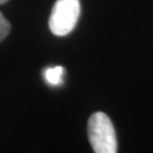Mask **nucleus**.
Returning <instances> with one entry per match:
<instances>
[{"label": "nucleus", "mask_w": 153, "mask_h": 153, "mask_svg": "<svg viewBox=\"0 0 153 153\" xmlns=\"http://www.w3.org/2000/svg\"><path fill=\"white\" fill-rule=\"evenodd\" d=\"M9 31H10V24L0 11V42L9 34Z\"/></svg>", "instance_id": "4"}, {"label": "nucleus", "mask_w": 153, "mask_h": 153, "mask_svg": "<svg viewBox=\"0 0 153 153\" xmlns=\"http://www.w3.org/2000/svg\"><path fill=\"white\" fill-rule=\"evenodd\" d=\"M81 14L79 0H57L49 18V28L56 36H65L74 30Z\"/></svg>", "instance_id": "2"}, {"label": "nucleus", "mask_w": 153, "mask_h": 153, "mask_svg": "<svg viewBox=\"0 0 153 153\" xmlns=\"http://www.w3.org/2000/svg\"><path fill=\"white\" fill-rule=\"evenodd\" d=\"M64 74H65V69L62 66L49 67L43 71L45 82L53 86H58L64 83Z\"/></svg>", "instance_id": "3"}, {"label": "nucleus", "mask_w": 153, "mask_h": 153, "mask_svg": "<svg viewBox=\"0 0 153 153\" xmlns=\"http://www.w3.org/2000/svg\"><path fill=\"white\" fill-rule=\"evenodd\" d=\"M88 140L95 153H116L117 137L114 125L104 112H94L88 124Z\"/></svg>", "instance_id": "1"}, {"label": "nucleus", "mask_w": 153, "mask_h": 153, "mask_svg": "<svg viewBox=\"0 0 153 153\" xmlns=\"http://www.w3.org/2000/svg\"><path fill=\"white\" fill-rule=\"evenodd\" d=\"M8 0H0V5H2V4H5V2H7Z\"/></svg>", "instance_id": "5"}]
</instances>
